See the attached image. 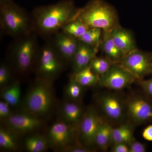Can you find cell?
Here are the masks:
<instances>
[{"mask_svg":"<svg viewBox=\"0 0 152 152\" xmlns=\"http://www.w3.org/2000/svg\"><path fill=\"white\" fill-rule=\"evenodd\" d=\"M77 10L72 0L36 8L31 18L33 31L43 36L55 34L73 20Z\"/></svg>","mask_w":152,"mask_h":152,"instance_id":"1","label":"cell"},{"mask_svg":"<svg viewBox=\"0 0 152 152\" xmlns=\"http://www.w3.org/2000/svg\"><path fill=\"white\" fill-rule=\"evenodd\" d=\"M75 20L103 31L110 32L121 26L116 11L103 0H91L83 7L78 9L73 20Z\"/></svg>","mask_w":152,"mask_h":152,"instance_id":"2","label":"cell"},{"mask_svg":"<svg viewBox=\"0 0 152 152\" xmlns=\"http://www.w3.org/2000/svg\"><path fill=\"white\" fill-rule=\"evenodd\" d=\"M52 81L38 78L24 98L23 111L39 118L49 113L54 104Z\"/></svg>","mask_w":152,"mask_h":152,"instance_id":"3","label":"cell"},{"mask_svg":"<svg viewBox=\"0 0 152 152\" xmlns=\"http://www.w3.org/2000/svg\"><path fill=\"white\" fill-rule=\"evenodd\" d=\"M1 28L7 34L17 39L31 34V18L13 2L0 4Z\"/></svg>","mask_w":152,"mask_h":152,"instance_id":"4","label":"cell"},{"mask_svg":"<svg viewBox=\"0 0 152 152\" xmlns=\"http://www.w3.org/2000/svg\"><path fill=\"white\" fill-rule=\"evenodd\" d=\"M36 61L38 78L51 80L59 75L65 64L52 41L39 49Z\"/></svg>","mask_w":152,"mask_h":152,"instance_id":"5","label":"cell"},{"mask_svg":"<svg viewBox=\"0 0 152 152\" xmlns=\"http://www.w3.org/2000/svg\"><path fill=\"white\" fill-rule=\"evenodd\" d=\"M12 48V56L17 69L26 73L35 62L39 49L36 35L30 34L16 39Z\"/></svg>","mask_w":152,"mask_h":152,"instance_id":"6","label":"cell"},{"mask_svg":"<svg viewBox=\"0 0 152 152\" xmlns=\"http://www.w3.org/2000/svg\"><path fill=\"white\" fill-rule=\"evenodd\" d=\"M126 103L127 117L133 125L152 122V100L146 96H132Z\"/></svg>","mask_w":152,"mask_h":152,"instance_id":"7","label":"cell"},{"mask_svg":"<svg viewBox=\"0 0 152 152\" xmlns=\"http://www.w3.org/2000/svg\"><path fill=\"white\" fill-rule=\"evenodd\" d=\"M99 108L107 119L115 123H122L127 117L126 101L116 94L103 93L97 96Z\"/></svg>","mask_w":152,"mask_h":152,"instance_id":"8","label":"cell"},{"mask_svg":"<svg viewBox=\"0 0 152 152\" xmlns=\"http://www.w3.org/2000/svg\"><path fill=\"white\" fill-rule=\"evenodd\" d=\"M102 120L96 109L90 107L85 111L77 129L78 141L92 151L95 147L96 133Z\"/></svg>","mask_w":152,"mask_h":152,"instance_id":"9","label":"cell"},{"mask_svg":"<svg viewBox=\"0 0 152 152\" xmlns=\"http://www.w3.org/2000/svg\"><path fill=\"white\" fill-rule=\"evenodd\" d=\"M119 64L138 81L152 74L151 53L137 49L126 56Z\"/></svg>","mask_w":152,"mask_h":152,"instance_id":"10","label":"cell"},{"mask_svg":"<svg viewBox=\"0 0 152 152\" xmlns=\"http://www.w3.org/2000/svg\"><path fill=\"white\" fill-rule=\"evenodd\" d=\"M136 81L134 76L121 65L114 64L110 70L100 77L98 84L115 91L124 89Z\"/></svg>","mask_w":152,"mask_h":152,"instance_id":"11","label":"cell"},{"mask_svg":"<svg viewBox=\"0 0 152 152\" xmlns=\"http://www.w3.org/2000/svg\"><path fill=\"white\" fill-rule=\"evenodd\" d=\"M77 130L65 121L56 122L49 129L48 133L49 144L61 151L72 145Z\"/></svg>","mask_w":152,"mask_h":152,"instance_id":"12","label":"cell"},{"mask_svg":"<svg viewBox=\"0 0 152 152\" xmlns=\"http://www.w3.org/2000/svg\"><path fill=\"white\" fill-rule=\"evenodd\" d=\"M10 130L19 134H27L37 130L42 126L43 122L41 118L23 111L12 114L5 120Z\"/></svg>","mask_w":152,"mask_h":152,"instance_id":"13","label":"cell"},{"mask_svg":"<svg viewBox=\"0 0 152 152\" xmlns=\"http://www.w3.org/2000/svg\"><path fill=\"white\" fill-rule=\"evenodd\" d=\"M52 42L65 63H72L80 41L63 31L55 34Z\"/></svg>","mask_w":152,"mask_h":152,"instance_id":"14","label":"cell"},{"mask_svg":"<svg viewBox=\"0 0 152 152\" xmlns=\"http://www.w3.org/2000/svg\"><path fill=\"white\" fill-rule=\"evenodd\" d=\"M99 48L80 42L72 61L73 74L79 72L90 65L96 57Z\"/></svg>","mask_w":152,"mask_h":152,"instance_id":"15","label":"cell"},{"mask_svg":"<svg viewBox=\"0 0 152 152\" xmlns=\"http://www.w3.org/2000/svg\"><path fill=\"white\" fill-rule=\"evenodd\" d=\"M110 33L114 42L122 52L124 57L137 49L134 35L129 30L120 26Z\"/></svg>","mask_w":152,"mask_h":152,"instance_id":"16","label":"cell"},{"mask_svg":"<svg viewBox=\"0 0 152 152\" xmlns=\"http://www.w3.org/2000/svg\"><path fill=\"white\" fill-rule=\"evenodd\" d=\"M84 111L79 102L68 101L61 107V113L65 121L77 129Z\"/></svg>","mask_w":152,"mask_h":152,"instance_id":"17","label":"cell"},{"mask_svg":"<svg viewBox=\"0 0 152 152\" xmlns=\"http://www.w3.org/2000/svg\"><path fill=\"white\" fill-rule=\"evenodd\" d=\"M100 47L106 58L114 64H120L124 58L122 52L114 42L110 32H102Z\"/></svg>","mask_w":152,"mask_h":152,"instance_id":"18","label":"cell"},{"mask_svg":"<svg viewBox=\"0 0 152 152\" xmlns=\"http://www.w3.org/2000/svg\"><path fill=\"white\" fill-rule=\"evenodd\" d=\"M113 128L103 120L101 121L95 136V147L105 151L113 145Z\"/></svg>","mask_w":152,"mask_h":152,"instance_id":"19","label":"cell"},{"mask_svg":"<svg viewBox=\"0 0 152 152\" xmlns=\"http://www.w3.org/2000/svg\"><path fill=\"white\" fill-rule=\"evenodd\" d=\"M113 145L124 143L129 145L134 139L133 124L130 122L124 123L116 128H113Z\"/></svg>","mask_w":152,"mask_h":152,"instance_id":"20","label":"cell"},{"mask_svg":"<svg viewBox=\"0 0 152 152\" xmlns=\"http://www.w3.org/2000/svg\"><path fill=\"white\" fill-rule=\"evenodd\" d=\"M72 75L75 80L83 87L94 86L98 84L100 80V77L92 70L91 64L86 68L73 74Z\"/></svg>","mask_w":152,"mask_h":152,"instance_id":"21","label":"cell"},{"mask_svg":"<svg viewBox=\"0 0 152 152\" xmlns=\"http://www.w3.org/2000/svg\"><path fill=\"white\" fill-rule=\"evenodd\" d=\"M49 142L48 139L40 134L31 135L25 139V148L30 152H42L48 148Z\"/></svg>","mask_w":152,"mask_h":152,"instance_id":"22","label":"cell"},{"mask_svg":"<svg viewBox=\"0 0 152 152\" xmlns=\"http://www.w3.org/2000/svg\"><path fill=\"white\" fill-rule=\"evenodd\" d=\"M3 100L11 106L15 107L20 103L21 97V86L19 81H16L5 88L1 95Z\"/></svg>","mask_w":152,"mask_h":152,"instance_id":"23","label":"cell"},{"mask_svg":"<svg viewBox=\"0 0 152 152\" xmlns=\"http://www.w3.org/2000/svg\"><path fill=\"white\" fill-rule=\"evenodd\" d=\"M90 28L85 23L79 20L69 22L62 28L63 32L74 37L79 38Z\"/></svg>","mask_w":152,"mask_h":152,"instance_id":"24","label":"cell"},{"mask_svg":"<svg viewBox=\"0 0 152 152\" xmlns=\"http://www.w3.org/2000/svg\"><path fill=\"white\" fill-rule=\"evenodd\" d=\"M102 32V30L101 29L90 28L78 39L83 43L99 48Z\"/></svg>","mask_w":152,"mask_h":152,"instance_id":"25","label":"cell"},{"mask_svg":"<svg viewBox=\"0 0 152 152\" xmlns=\"http://www.w3.org/2000/svg\"><path fill=\"white\" fill-rule=\"evenodd\" d=\"M114 64L105 57L96 56L91 63V69L94 73L100 77L106 73Z\"/></svg>","mask_w":152,"mask_h":152,"instance_id":"26","label":"cell"},{"mask_svg":"<svg viewBox=\"0 0 152 152\" xmlns=\"http://www.w3.org/2000/svg\"><path fill=\"white\" fill-rule=\"evenodd\" d=\"M83 88L75 80L72 75L66 87V96L69 100L78 102L83 95Z\"/></svg>","mask_w":152,"mask_h":152,"instance_id":"27","label":"cell"},{"mask_svg":"<svg viewBox=\"0 0 152 152\" xmlns=\"http://www.w3.org/2000/svg\"><path fill=\"white\" fill-rule=\"evenodd\" d=\"M12 131L1 127L0 129V147L4 149L15 150L18 148L15 137Z\"/></svg>","mask_w":152,"mask_h":152,"instance_id":"28","label":"cell"},{"mask_svg":"<svg viewBox=\"0 0 152 152\" xmlns=\"http://www.w3.org/2000/svg\"><path fill=\"white\" fill-rule=\"evenodd\" d=\"M11 76V69L5 64H2L0 66V86L4 87L8 84Z\"/></svg>","mask_w":152,"mask_h":152,"instance_id":"29","label":"cell"},{"mask_svg":"<svg viewBox=\"0 0 152 152\" xmlns=\"http://www.w3.org/2000/svg\"><path fill=\"white\" fill-rule=\"evenodd\" d=\"M138 83L144 94L152 100V78L147 80L143 79L139 81Z\"/></svg>","mask_w":152,"mask_h":152,"instance_id":"30","label":"cell"},{"mask_svg":"<svg viewBox=\"0 0 152 152\" xmlns=\"http://www.w3.org/2000/svg\"><path fill=\"white\" fill-rule=\"evenodd\" d=\"M10 105L5 101L3 100L0 102V118L5 121L12 115L10 107Z\"/></svg>","mask_w":152,"mask_h":152,"instance_id":"31","label":"cell"},{"mask_svg":"<svg viewBox=\"0 0 152 152\" xmlns=\"http://www.w3.org/2000/svg\"><path fill=\"white\" fill-rule=\"evenodd\" d=\"M62 151L68 152H89L93 151L87 147L78 142L77 144H72L62 150Z\"/></svg>","mask_w":152,"mask_h":152,"instance_id":"32","label":"cell"},{"mask_svg":"<svg viewBox=\"0 0 152 152\" xmlns=\"http://www.w3.org/2000/svg\"><path fill=\"white\" fill-rule=\"evenodd\" d=\"M129 152H145L146 151V147L142 143L133 140L129 144Z\"/></svg>","mask_w":152,"mask_h":152,"instance_id":"33","label":"cell"},{"mask_svg":"<svg viewBox=\"0 0 152 152\" xmlns=\"http://www.w3.org/2000/svg\"><path fill=\"white\" fill-rule=\"evenodd\" d=\"M111 152H129V145L124 143H118L113 145Z\"/></svg>","mask_w":152,"mask_h":152,"instance_id":"34","label":"cell"},{"mask_svg":"<svg viewBox=\"0 0 152 152\" xmlns=\"http://www.w3.org/2000/svg\"><path fill=\"white\" fill-rule=\"evenodd\" d=\"M142 136L145 140L148 141H152V125H149L144 129Z\"/></svg>","mask_w":152,"mask_h":152,"instance_id":"35","label":"cell"},{"mask_svg":"<svg viewBox=\"0 0 152 152\" xmlns=\"http://www.w3.org/2000/svg\"><path fill=\"white\" fill-rule=\"evenodd\" d=\"M12 1V0H0V4Z\"/></svg>","mask_w":152,"mask_h":152,"instance_id":"36","label":"cell"},{"mask_svg":"<svg viewBox=\"0 0 152 152\" xmlns=\"http://www.w3.org/2000/svg\"><path fill=\"white\" fill-rule=\"evenodd\" d=\"M151 56H152V53H151Z\"/></svg>","mask_w":152,"mask_h":152,"instance_id":"37","label":"cell"}]
</instances>
